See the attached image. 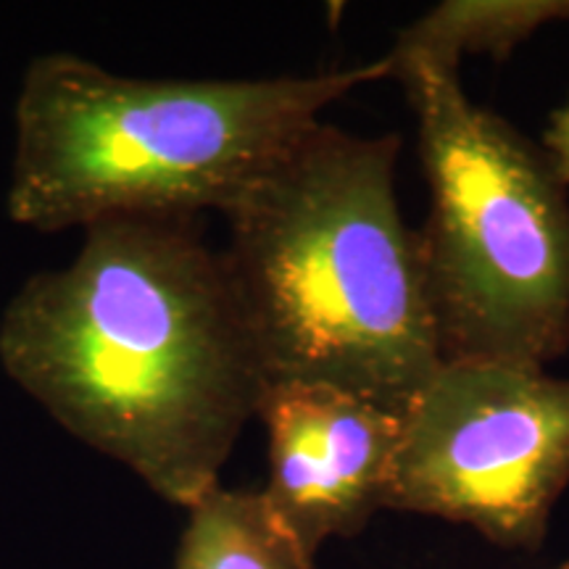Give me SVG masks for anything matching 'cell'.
Masks as SVG:
<instances>
[{"label": "cell", "mask_w": 569, "mask_h": 569, "mask_svg": "<svg viewBox=\"0 0 569 569\" xmlns=\"http://www.w3.org/2000/svg\"><path fill=\"white\" fill-rule=\"evenodd\" d=\"M0 365L63 430L190 509L219 486L269 386L196 219H111L0 315Z\"/></svg>", "instance_id": "cell-1"}, {"label": "cell", "mask_w": 569, "mask_h": 569, "mask_svg": "<svg viewBox=\"0 0 569 569\" xmlns=\"http://www.w3.org/2000/svg\"><path fill=\"white\" fill-rule=\"evenodd\" d=\"M398 134L315 122L222 217L227 272L269 386L319 382L403 415L443 365L396 196Z\"/></svg>", "instance_id": "cell-2"}, {"label": "cell", "mask_w": 569, "mask_h": 569, "mask_svg": "<svg viewBox=\"0 0 569 569\" xmlns=\"http://www.w3.org/2000/svg\"><path fill=\"white\" fill-rule=\"evenodd\" d=\"M393 77L390 56L267 80H142L42 53L13 109L9 217L40 232L224 213L319 113Z\"/></svg>", "instance_id": "cell-3"}, {"label": "cell", "mask_w": 569, "mask_h": 569, "mask_svg": "<svg viewBox=\"0 0 569 569\" xmlns=\"http://www.w3.org/2000/svg\"><path fill=\"white\" fill-rule=\"evenodd\" d=\"M393 61V59H390ZM419 124V234L443 361L546 369L569 351V203L549 159L469 101L457 67L393 61Z\"/></svg>", "instance_id": "cell-4"}, {"label": "cell", "mask_w": 569, "mask_h": 569, "mask_svg": "<svg viewBox=\"0 0 569 569\" xmlns=\"http://www.w3.org/2000/svg\"><path fill=\"white\" fill-rule=\"evenodd\" d=\"M386 509L469 525L536 551L569 486V380L501 361H443L403 411Z\"/></svg>", "instance_id": "cell-5"}, {"label": "cell", "mask_w": 569, "mask_h": 569, "mask_svg": "<svg viewBox=\"0 0 569 569\" xmlns=\"http://www.w3.org/2000/svg\"><path fill=\"white\" fill-rule=\"evenodd\" d=\"M256 417L269 440L261 498L306 559L386 509L403 432L398 411L319 382H272Z\"/></svg>", "instance_id": "cell-6"}, {"label": "cell", "mask_w": 569, "mask_h": 569, "mask_svg": "<svg viewBox=\"0 0 569 569\" xmlns=\"http://www.w3.org/2000/svg\"><path fill=\"white\" fill-rule=\"evenodd\" d=\"M569 21V0H446L398 34L393 61L457 67L461 56L507 59L540 27Z\"/></svg>", "instance_id": "cell-7"}, {"label": "cell", "mask_w": 569, "mask_h": 569, "mask_svg": "<svg viewBox=\"0 0 569 569\" xmlns=\"http://www.w3.org/2000/svg\"><path fill=\"white\" fill-rule=\"evenodd\" d=\"M174 569H315L277 528L261 490L217 486L188 509Z\"/></svg>", "instance_id": "cell-8"}, {"label": "cell", "mask_w": 569, "mask_h": 569, "mask_svg": "<svg viewBox=\"0 0 569 569\" xmlns=\"http://www.w3.org/2000/svg\"><path fill=\"white\" fill-rule=\"evenodd\" d=\"M546 159L559 182L569 184V101L551 117V127L546 130Z\"/></svg>", "instance_id": "cell-9"}, {"label": "cell", "mask_w": 569, "mask_h": 569, "mask_svg": "<svg viewBox=\"0 0 569 569\" xmlns=\"http://www.w3.org/2000/svg\"><path fill=\"white\" fill-rule=\"evenodd\" d=\"M551 569H569V561H561V565H557V567H551Z\"/></svg>", "instance_id": "cell-10"}]
</instances>
